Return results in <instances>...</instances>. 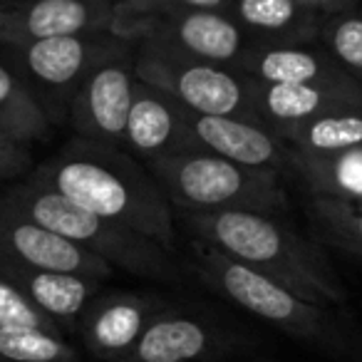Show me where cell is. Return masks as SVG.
I'll return each instance as SVG.
<instances>
[{"mask_svg":"<svg viewBox=\"0 0 362 362\" xmlns=\"http://www.w3.org/2000/svg\"><path fill=\"white\" fill-rule=\"evenodd\" d=\"M30 179L176 253L174 206L149 169L124 146L75 136Z\"/></svg>","mask_w":362,"mask_h":362,"instance_id":"6da1fadb","label":"cell"},{"mask_svg":"<svg viewBox=\"0 0 362 362\" xmlns=\"http://www.w3.org/2000/svg\"><path fill=\"white\" fill-rule=\"evenodd\" d=\"M179 214V226L238 263L273 278L300 298L342 308L350 300L345 281L317 243L298 233L276 214L214 211Z\"/></svg>","mask_w":362,"mask_h":362,"instance_id":"7a4b0ae2","label":"cell"},{"mask_svg":"<svg viewBox=\"0 0 362 362\" xmlns=\"http://www.w3.org/2000/svg\"><path fill=\"white\" fill-rule=\"evenodd\" d=\"M187 266L209 291L293 337L303 347H310L332 362H362V330L332 305L305 300L291 288L192 236L184 268Z\"/></svg>","mask_w":362,"mask_h":362,"instance_id":"3957f363","label":"cell"},{"mask_svg":"<svg viewBox=\"0 0 362 362\" xmlns=\"http://www.w3.org/2000/svg\"><path fill=\"white\" fill-rule=\"evenodd\" d=\"M0 209L18 214V216L77 243L85 251L107 261L112 268L127 271L134 278L159 283V286H181L184 283V263L176 258V253L166 251L161 243L151 241L132 228L87 211L72 199L62 197L50 187H42L33 179L8 189L0 197Z\"/></svg>","mask_w":362,"mask_h":362,"instance_id":"277c9868","label":"cell"},{"mask_svg":"<svg viewBox=\"0 0 362 362\" xmlns=\"http://www.w3.org/2000/svg\"><path fill=\"white\" fill-rule=\"evenodd\" d=\"M174 211L283 214L291 204L283 174L251 169L216 154H179L144 164Z\"/></svg>","mask_w":362,"mask_h":362,"instance_id":"5b68a950","label":"cell"},{"mask_svg":"<svg viewBox=\"0 0 362 362\" xmlns=\"http://www.w3.org/2000/svg\"><path fill=\"white\" fill-rule=\"evenodd\" d=\"M238 347L241 340L218 317L176 303L149 322L122 362H216Z\"/></svg>","mask_w":362,"mask_h":362,"instance_id":"8992f818","label":"cell"},{"mask_svg":"<svg viewBox=\"0 0 362 362\" xmlns=\"http://www.w3.org/2000/svg\"><path fill=\"white\" fill-rule=\"evenodd\" d=\"M171 305L176 300L151 291L97 293L82 310L75 332L95 360H124L149 322Z\"/></svg>","mask_w":362,"mask_h":362,"instance_id":"52a82bcc","label":"cell"},{"mask_svg":"<svg viewBox=\"0 0 362 362\" xmlns=\"http://www.w3.org/2000/svg\"><path fill=\"white\" fill-rule=\"evenodd\" d=\"M3 268H35L110 281L115 268L77 243L0 209V271Z\"/></svg>","mask_w":362,"mask_h":362,"instance_id":"ba28073f","label":"cell"},{"mask_svg":"<svg viewBox=\"0 0 362 362\" xmlns=\"http://www.w3.org/2000/svg\"><path fill=\"white\" fill-rule=\"evenodd\" d=\"M187 124L202 154H216L251 169L288 174L291 146L281 134L258 119L214 117L187 110Z\"/></svg>","mask_w":362,"mask_h":362,"instance_id":"9c48e42d","label":"cell"},{"mask_svg":"<svg viewBox=\"0 0 362 362\" xmlns=\"http://www.w3.org/2000/svg\"><path fill=\"white\" fill-rule=\"evenodd\" d=\"M122 146L141 164L179 154H202L187 124V107L166 92L156 95L146 87H134Z\"/></svg>","mask_w":362,"mask_h":362,"instance_id":"30bf717a","label":"cell"},{"mask_svg":"<svg viewBox=\"0 0 362 362\" xmlns=\"http://www.w3.org/2000/svg\"><path fill=\"white\" fill-rule=\"evenodd\" d=\"M151 77L161 82L166 95L197 115L258 119L256 107H253V92L226 70H218L206 62H194L176 72L164 70Z\"/></svg>","mask_w":362,"mask_h":362,"instance_id":"8fae6325","label":"cell"},{"mask_svg":"<svg viewBox=\"0 0 362 362\" xmlns=\"http://www.w3.org/2000/svg\"><path fill=\"white\" fill-rule=\"evenodd\" d=\"M134 100L132 75L119 65H105L87 80L75 105L77 136L102 144H124L129 107Z\"/></svg>","mask_w":362,"mask_h":362,"instance_id":"7c38bea8","label":"cell"},{"mask_svg":"<svg viewBox=\"0 0 362 362\" xmlns=\"http://www.w3.org/2000/svg\"><path fill=\"white\" fill-rule=\"evenodd\" d=\"M0 276L11 281L37 310H42L50 320H55L65 332H75V325L87 303L105 288V281L60 271L3 268Z\"/></svg>","mask_w":362,"mask_h":362,"instance_id":"4fadbf2b","label":"cell"},{"mask_svg":"<svg viewBox=\"0 0 362 362\" xmlns=\"http://www.w3.org/2000/svg\"><path fill=\"white\" fill-rule=\"evenodd\" d=\"M256 117L278 134L300 122L315 119L327 112L362 107V95L352 90H332L325 82H305V85H268L253 92Z\"/></svg>","mask_w":362,"mask_h":362,"instance_id":"5bb4252c","label":"cell"},{"mask_svg":"<svg viewBox=\"0 0 362 362\" xmlns=\"http://www.w3.org/2000/svg\"><path fill=\"white\" fill-rule=\"evenodd\" d=\"M288 174L296 176L310 197L362 199V149L340 154H305L291 149Z\"/></svg>","mask_w":362,"mask_h":362,"instance_id":"9a60e30c","label":"cell"},{"mask_svg":"<svg viewBox=\"0 0 362 362\" xmlns=\"http://www.w3.org/2000/svg\"><path fill=\"white\" fill-rule=\"evenodd\" d=\"M286 144L305 154H340L362 149V107L337 110L281 132Z\"/></svg>","mask_w":362,"mask_h":362,"instance_id":"2e32d148","label":"cell"},{"mask_svg":"<svg viewBox=\"0 0 362 362\" xmlns=\"http://www.w3.org/2000/svg\"><path fill=\"white\" fill-rule=\"evenodd\" d=\"M0 362H80V355L60 330L0 325Z\"/></svg>","mask_w":362,"mask_h":362,"instance_id":"e0dca14e","label":"cell"},{"mask_svg":"<svg viewBox=\"0 0 362 362\" xmlns=\"http://www.w3.org/2000/svg\"><path fill=\"white\" fill-rule=\"evenodd\" d=\"M308 214L322 238L362 258V199L310 197Z\"/></svg>","mask_w":362,"mask_h":362,"instance_id":"ac0fdd59","label":"cell"},{"mask_svg":"<svg viewBox=\"0 0 362 362\" xmlns=\"http://www.w3.org/2000/svg\"><path fill=\"white\" fill-rule=\"evenodd\" d=\"M87 62V50L82 40L72 35L42 37L35 40L28 50V67L45 85H70Z\"/></svg>","mask_w":362,"mask_h":362,"instance_id":"d6986e66","label":"cell"},{"mask_svg":"<svg viewBox=\"0 0 362 362\" xmlns=\"http://www.w3.org/2000/svg\"><path fill=\"white\" fill-rule=\"evenodd\" d=\"M0 129L11 134L21 144L45 139V115L33 105L30 97L16 85L13 75L0 65Z\"/></svg>","mask_w":362,"mask_h":362,"instance_id":"ffe728a7","label":"cell"},{"mask_svg":"<svg viewBox=\"0 0 362 362\" xmlns=\"http://www.w3.org/2000/svg\"><path fill=\"white\" fill-rule=\"evenodd\" d=\"M181 42L187 45L199 57H209V60L226 62L236 57L238 47H241V35L228 21L211 13H197L189 16L179 28Z\"/></svg>","mask_w":362,"mask_h":362,"instance_id":"44dd1931","label":"cell"},{"mask_svg":"<svg viewBox=\"0 0 362 362\" xmlns=\"http://www.w3.org/2000/svg\"><path fill=\"white\" fill-rule=\"evenodd\" d=\"M258 77L268 85H305L325 82V72L317 57L305 50H268L258 60Z\"/></svg>","mask_w":362,"mask_h":362,"instance_id":"7402d4cb","label":"cell"},{"mask_svg":"<svg viewBox=\"0 0 362 362\" xmlns=\"http://www.w3.org/2000/svg\"><path fill=\"white\" fill-rule=\"evenodd\" d=\"M87 23V11L77 0H40L28 16V33L42 37L75 35Z\"/></svg>","mask_w":362,"mask_h":362,"instance_id":"603a6c76","label":"cell"},{"mask_svg":"<svg viewBox=\"0 0 362 362\" xmlns=\"http://www.w3.org/2000/svg\"><path fill=\"white\" fill-rule=\"evenodd\" d=\"M0 325H30V327H47V330L65 332L55 320L37 310L11 281L0 276Z\"/></svg>","mask_w":362,"mask_h":362,"instance_id":"cb8c5ba5","label":"cell"},{"mask_svg":"<svg viewBox=\"0 0 362 362\" xmlns=\"http://www.w3.org/2000/svg\"><path fill=\"white\" fill-rule=\"evenodd\" d=\"M241 16L246 23L266 30L286 28L293 18L291 0H241Z\"/></svg>","mask_w":362,"mask_h":362,"instance_id":"d4e9b609","label":"cell"},{"mask_svg":"<svg viewBox=\"0 0 362 362\" xmlns=\"http://www.w3.org/2000/svg\"><path fill=\"white\" fill-rule=\"evenodd\" d=\"M332 47L345 65L362 72V21L340 23L335 35H332Z\"/></svg>","mask_w":362,"mask_h":362,"instance_id":"484cf974","label":"cell"},{"mask_svg":"<svg viewBox=\"0 0 362 362\" xmlns=\"http://www.w3.org/2000/svg\"><path fill=\"white\" fill-rule=\"evenodd\" d=\"M28 166H30L28 144H21V141H16L11 134L0 129V181L23 174Z\"/></svg>","mask_w":362,"mask_h":362,"instance_id":"4316f807","label":"cell"},{"mask_svg":"<svg viewBox=\"0 0 362 362\" xmlns=\"http://www.w3.org/2000/svg\"><path fill=\"white\" fill-rule=\"evenodd\" d=\"M187 3H192V6H218V3H221V0H187Z\"/></svg>","mask_w":362,"mask_h":362,"instance_id":"83f0119b","label":"cell"},{"mask_svg":"<svg viewBox=\"0 0 362 362\" xmlns=\"http://www.w3.org/2000/svg\"><path fill=\"white\" fill-rule=\"evenodd\" d=\"M308 3H325V0H308Z\"/></svg>","mask_w":362,"mask_h":362,"instance_id":"f1b7e54d","label":"cell"},{"mask_svg":"<svg viewBox=\"0 0 362 362\" xmlns=\"http://www.w3.org/2000/svg\"><path fill=\"white\" fill-rule=\"evenodd\" d=\"M95 362H107V360H95ZM115 362H122V360H115Z\"/></svg>","mask_w":362,"mask_h":362,"instance_id":"f546056e","label":"cell"}]
</instances>
